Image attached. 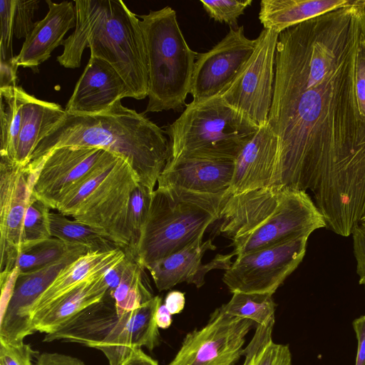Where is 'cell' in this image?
<instances>
[{"label":"cell","instance_id":"obj_1","mask_svg":"<svg viewBox=\"0 0 365 365\" xmlns=\"http://www.w3.org/2000/svg\"><path fill=\"white\" fill-rule=\"evenodd\" d=\"M365 14L335 10L279 34L268 124L280 187L310 190L322 212L365 207V121L356 68Z\"/></svg>","mask_w":365,"mask_h":365},{"label":"cell","instance_id":"obj_2","mask_svg":"<svg viewBox=\"0 0 365 365\" xmlns=\"http://www.w3.org/2000/svg\"><path fill=\"white\" fill-rule=\"evenodd\" d=\"M63 146L98 148L120 156L152 191L170 157L164 130L121 100L96 114L66 112L40 140L29 164L37 165L52 150Z\"/></svg>","mask_w":365,"mask_h":365},{"label":"cell","instance_id":"obj_3","mask_svg":"<svg viewBox=\"0 0 365 365\" xmlns=\"http://www.w3.org/2000/svg\"><path fill=\"white\" fill-rule=\"evenodd\" d=\"M76 24L63 43L59 64L77 68L86 48L110 63L125 81L129 98L142 100L149 89L146 51L140 19L121 0L74 1Z\"/></svg>","mask_w":365,"mask_h":365},{"label":"cell","instance_id":"obj_4","mask_svg":"<svg viewBox=\"0 0 365 365\" xmlns=\"http://www.w3.org/2000/svg\"><path fill=\"white\" fill-rule=\"evenodd\" d=\"M217 221L219 232L232 240L236 256L326 227L308 193L285 187L227 192Z\"/></svg>","mask_w":365,"mask_h":365},{"label":"cell","instance_id":"obj_5","mask_svg":"<svg viewBox=\"0 0 365 365\" xmlns=\"http://www.w3.org/2000/svg\"><path fill=\"white\" fill-rule=\"evenodd\" d=\"M162 299L154 296L138 309L119 314L108 291L103 298L83 309L43 341H64L103 352L109 365H120L135 348L152 351L159 344L155 314Z\"/></svg>","mask_w":365,"mask_h":365},{"label":"cell","instance_id":"obj_6","mask_svg":"<svg viewBox=\"0 0 365 365\" xmlns=\"http://www.w3.org/2000/svg\"><path fill=\"white\" fill-rule=\"evenodd\" d=\"M227 192L206 194L158 185L136 250L135 261L145 269L155 261L180 251L204 235L220 217Z\"/></svg>","mask_w":365,"mask_h":365},{"label":"cell","instance_id":"obj_7","mask_svg":"<svg viewBox=\"0 0 365 365\" xmlns=\"http://www.w3.org/2000/svg\"><path fill=\"white\" fill-rule=\"evenodd\" d=\"M259 127L219 96L185 105L164 128L169 137L168 162L184 159L235 160Z\"/></svg>","mask_w":365,"mask_h":365},{"label":"cell","instance_id":"obj_8","mask_svg":"<svg viewBox=\"0 0 365 365\" xmlns=\"http://www.w3.org/2000/svg\"><path fill=\"white\" fill-rule=\"evenodd\" d=\"M138 16L141 18L149 81L145 113L179 110L186 105L198 53L187 43L171 7Z\"/></svg>","mask_w":365,"mask_h":365},{"label":"cell","instance_id":"obj_9","mask_svg":"<svg viewBox=\"0 0 365 365\" xmlns=\"http://www.w3.org/2000/svg\"><path fill=\"white\" fill-rule=\"evenodd\" d=\"M279 34L273 30L262 29L252 55L220 95L226 103L259 127L268 123L272 106Z\"/></svg>","mask_w":365,"mask_h":365},{"label":"cell","instance_id":"obj_10","mask_svg":"<svg viewBox=\"0 0 365 365\" xmlns=\"http://www.w3.org/2000/svg\"><path fill=\"white\" fill-rule=\"evenodd\" d=\"M309 236L302 235L237 256L223 282L232 293L273 294L302 261Z\"/></svg>","mask_w":365,"mask_h":365},{"label":"cell","instance_id":"obj_11","mask_svg":"<svg viewBox=\"0 0 365 365\" xmlns=\"http://www.w3.org/2000/svg\"><path fill=\"white\" fill-rule=\"evenodd\" d=\"M140 182L129 163L120 158L108 175L94 188L71 217L101 230L125 250L130 242V199Z\"/></svg>","mask_w":365,"mask_h":365},{"label":"cell","instance_id":"obj_12","mask_svg":"<svg viewBox=\"0 0 365 365\" xmlns=\"http://www.w3.org/2000/svg\"><path fill=\"white\" fill-rule=\"evenodd\" d=\"M42 164L37 168L6 158L0 161V271L16 267L22 245L26 211Z\"/></svg>","mask_w":365,"mask_h":365},{"label":"cell","instance_id":"obj_13","mask_svg":"<svg viewBox=\"0 0 365 365\" xmlns=\"http://www.w3.org/2000/svg\"><path fill=\"white\" fill-rule=\"evenodd\" d=\"M254 326L250 319L230 316L217 308L205 327L187 334L168 365H234Z\"/></svg>","mask_w":365,"mask_h":365},{"label":"cell","instance_id":"obj_14","mask_svg":"<svg viewBox=\"0 0 365 365\" xmlns=\"http://www.w3.org/2000/svg\"><path fill=\"white\" fill-rule=\"evenodd\" d=\"M112 154L93 147L63 146L52 150L41 160L43 163L34 195L50 209L56 210L68 194Z\"/></svg>","mask_w":365,"mask_h":365},{"label":"cell","instance_id":"obj_15","mask_svg":"<svg viewBox=\"0 0 365 365\" xmlns=\"http://www.w3.org/2000/svg\"><path fill=\"white\" fill-rule=\"evenodd\" d=\"M255 45L256 38H248L244 26H241L230 28L211 49L198 53L190 91L192 101H203L220 95L247 61Z\"/></svg>","mask_w":365,"mask_h":365},{"label":"cell","instance_id":"obj_16","mask_svg":"<svg viewBox=\"0 0 365 365\" xmlns=\"http://www.w3.org/2000/svg\"><path fill=\"white\" fill-rule=\"evenodd\" d=\"M87 252L84 245L73 244L59 259L38 269L19 274L7 308L0 316V341L19 344L36 332L29 314L31 306L64 267Z\"/></svg>","mask_w":365,"mask_h":365},{"label":"cell","instance_id":"obj_17","mask_svg":"<svg viewBox=\"0 0 365 365\" xmlns=\"http://www.w3.org/2000/svg\"><path fill=\"white\" fill-rule=\"evenodd\" d=\"M280 187L278 138L268 123L259 127L235 160L227 194Z\"/></svg>","mask_w":365,"mask_h":365},{"label":"cell","instance_id":"obj_18","mask_svg":"<svg viewBox=\"0 0 365 365\" xmlns=\"http://www.w3.org/2000/svg\"><path fill=\"white\" fill-rule=\"evenodd\" d=\"M202 238L203 235L180 251L145 267L159 291L168 290L184 282L200 288L204 284L205 276L210 270L230 268L231 258L234 256L232 252L226 255H217L210 262L202 263L205 253L215 250L211 239L203 242Z\"/></svg>","mask_w":365,"mask_h":365},{"label":"cell","instance_id":"obj_19","mask_svg":"<svg viewBox=\"0 0 365 365\" xmlns=\"http://www.w3.org/2000/svg\"><path fill=\"white\" fill-rule=\"evenodd\" d=\"M123 98H129V91L122 77L110 63L90 56L65 111L73 114H96L108 110Z\"/></svg>","mask_w":365,"mask_h":365},{"label":"cell","instance_id":"obj_20","mask_svg":"<svg viewBox=\"0 0 365 365\" xmlns=\"http://www.w3.org/2000/svg\"><path fill=\"white\" fill-rule=\"evenodd\" d=\"M48 11L46 16L36 21L16 56L19 66L36 72L38 66L51 57L53 51L63 45L64 36L76 27V11L73 1L56 4L46 1Z\"/></svg>","mask_w":365,"mask_h":365},{"label":"cell","instance_id":"obj_21","mask_svg":"<svg viewBox=\"0 0 365 365\" xmlns=\"http://www.w3.org/2000/svg\"><path fill=\"white\" fill-rule=\"evenodd\" d=\"M235 160L184 159L168 162L158 179V185H169L190 191L225 193L229 190Z\"/></svg>","mask_w":365,"mask_h":365},{"label":"cell","instance_id":"obj_22","mask_svg":"<svg viewBox=\"0 0 365 365\" xmlns=\"http://www.w3.org/2000/svg\"><path fill=\"white\" fill-rule=\"evenodd\" d=\"M125 257V252L120 248L106 252H88L79 257L60 272L51 285L33 304L29 311L31 322L34 317L55 300L90 277L106 272Z\"/></svg>","mask_w":365,"mask_h":365},{"label":"cell","instance_id":"obj_23","mask_svg":"<svg viewBox=\"0 0 365 365\" xmlns=\"http://www.w3.org/2000/svg\"><path fill=\"white\" fill-rule=\"evenodd\" d=\"M105 273L90 277L34 317L32 324L36 331L52 334L75 314L101 300L108 289Z\"/></svg>","mask_w":365,"mask_h":365},{"label":"cell","instance_id":"obj_24","mask_svg":"<svg viewBox=\"0 0 365 365\" xmlns=\"http://www.w3.org/2000/svg\"><path fill=\"white\" fill-rule=\"evenodd\" d=\"M358 0H262L259 20L264 29L281 33L302 22L356 4Z\"/></svg>","mask_w":365,"mask_h":365},{"label":"cell","instance_id":"obj_25","mask_svg":"<svg viewBox=\"0 0 365 365\" xmlns=\"http://www.w3.org/2000/svg\"><path fill=\"white\" fill-rule=\"evenodd\" d=\"M66 111L55 103L37 99L27 93L16 145V163L27 165L40 140L63 118Z\"/></svg>","mask_w":365,"mask_h":365},{"label":"cell","instance_id":"obj_26","mask_svg":"<svg viewBox=\"0 0 365 365\" xmlns=\"http://www.w3.org/2000/svg\"><path fill=\"white\" fill-rule=\"evenodd\" d=\"M48 217L52 237L84 245L88 252H106L120 248L100 229L75 219L70 220L58 212L50 211Z\"/></svg>","mask_w":365,"mask_h":365},{"label":"cell","instance_id":"obj_27","mask_svg":"<svg viewBox=\"0 0 365 365\" xmlns=\"http://www.w3.org/2000/svg\"><path fill=\"white\" fill-rule=\"evenodd\" d=\"M26 95L27 93L17 86L0 88V154L1 158L14 162H16V145Z\"/></svg>","mask_w":365,"mask_h":365},{"label":"cell","instance_id":"obj_28","mask_svg":"<svg viewBox=\"0 0 365 365\" xmlns=\"http://www.w3.org/2000/svg\"><path fill=\"white\" fill-rule=\"evenodd\" d=\"M276 304L272 294L235 292L230 300L219 309L224 313L251 320L255 327H274Z\"/></svg>","mask_w":365,"mask_h":365},{"label":"cell","instance_id":"obj_29","mask_svg":"<svg viewBox=\"0 0 365 365\" xmlns=\"http://www.w3.org/2000/svg\"><path fill=\"white\" fill-rule=\"evenodd\" d=\"M127 264L117 288L110 294L119 314L133 311L154 296L146 284V274L135 259L125 255Z\"/></svg>","mask_w":365,"mask_h":365},{"label":"cell","instance_id":"obj_30","mask_svg":"<svg viewBox=\"0 0 365 365\" xmlns=\"http://www.w3.org/2000/svg\"><path fill=\"white\" fill-rule=\"evenodd\" d=\"M72 245L56 237L22 245L16 267L20 273L38 269L61 258Z\"/></svg>","mask_w":365,"mask_h":365},{"label":"cell","instance_id":"obj_31","mask_svg":"<svg viewBox=\"0 0 365 365\" xmlns=\"http://www.w3.org/2000/svg\"><path fill=\"white\" fill-rule=\"evenodd\" d=\"M153 191L140 182L132 192L130 199L128 214L130 242L124 252L125 255L130 256L135 259L142 230L148 215Z\"/></svg>","mask_w":365,"mask_h":365},{"label":"cell","instance_id":"obj_32","mask_svg":"<svg viewBox=\"0 0 365 365\" xmlns=\"http://www.w3.org/2000/svg\"><path fill=\"white\" fill-rule=\"evenodd\" d=\"M50 210L34 193L31 195L24 220L22 245L31 244L52 237L48 217Z\"/></svg>","mask_w":365,"mask_h":365},{"label":"cell","instance_id":"obj_33","mask_svg":"<svg viewBox=\"0 0 365 365\" xmlns=\"http://www.w3.org/2000/svg\"><path fill=\"white\" fill-rule=\"evenodd\" d=\"M203 9L210 19L225 23L230 28H237L238 18L251 6L252 0L200 1Z\"/></svg>","mask_w":365,"mask_h":365},{"label":"cell","instance_id":"obj_34","mask_svg":"<svg viewBox=\"0 0 365 365\" xmlns=\"http://www.w3.org/2000/svg\"><path fill=\"white\" fill-rule=\"evenodd\" d=\"M14 7L15 0L0 1V60H9L14 57L12 51Z\"/></svg>","mask_w":365,"mask_h":365},{"label":"cell","instance_id":"obj_35","mask_svg":"<svg viewBox=\"0 0 365 365\" xmlns=\"http://www.w3.org/2000/svg\"><path fill=\"white\" fill-rule=\"evenodd\" d=\"M38 0H15L14 13V34L17 38L24 39L36 25L32 21L35 11L38 8Z\"/></svg>","mask_w":365,"mask_h":365},{"label":"cell","instance_id":"obj_36","mask_svg":"<svg viewBox=\"0 0 365 365\" xmlns=\"http://www.w3.org/2000/svg\"><path fill=\"white\" fill-rule=\"evenodd\" d=\"M35 355L36 351L28 344L0 341V365H33Z\"/></svg>","mask_w":365,"mask_h":365},{"label":"cell","instance_id":"obj_37","mask_svg":"<svg viewBox=\"0 0 365 365\" xmlns=\"http://www.w3.org/2000/svg\"><path fill=\"white\" fill-rule=\"evenodd\" d=\"M249 365H292L289 347L287 344L271 341L252 359Z\"/></svg>","mask_w":365,"mask_h":365},{"label":"cell","instance_id":"obj_38","mask_svg":"<svg viewBox=\"0 0 365 365\" xmlns=\"http://www.w3.org/2000/svg\"><path fill=\"white\" fill-rule=\"evenodd\" d=\"M356 95L359 110L365 121V34L359 43L356 68Z\"/></svg>","mask_w":365,"mask_h":365},{"label":"cell","instance_id":"obj_39","mask_svg":"<svg viewBox=\"0 0 365 365\" xmlns=\"http://www.w3.org/2000/svg\"><path fill=\"white\" fill-rule=\"evenodd\" d=\"M351 235L356 272L359 277V283L365 285V227L359 224Z\"/></svg>","mask_w":365,"mask_h":365},{"label":"cell","instance_id":"obj_40","mask_svg":"<svg viewBox=\"0 0 365 365\" xmlns=\"http://www.w3.org/2000/svg\"><path fill=\"white\" fill-rule=\"evenodd\" d=\"M20 271L18 267L5 274H0L1 297H0V316L6 311L9 301L12 297L16 282Z\"/></svg>","mask_w":365,"mask_h":365},{"label":"cell","instance_id":"obj_41","mask_svg":"<svg viewBox=\"0 0 365 365\" xmlns=\"http://www.w3.org/2000/svg\"><path fill=\"white\" fill-rule=\"evenodd\" d=\"M36 365H86L81 359L56 352H45L41 354L38 358Z\"/></svg>","mask_w":365,"mask_h":365},{"label":"cell","instance_id":"obj_42","mask_svg":"<svg viewBox=\"0 0 365 365\" xmlns=\"http://www.w3.org/2000/svg\"><path fill=\"white\" fill-rule=\"evenodd\" d=\"M18 67L16 56L0 60V88L16 86Z\"/></svg>","mask_w":365,"mask_h":365},{"label":"cell","instance_id":"obj_43","mask_svg":"<svg viewBox=\"0 0 365 365\" xmlns=\"http://www.w3.org/2000/svg\"><path fill=\"white\" fill-rule=\"evenodd\" d=\"M352 326L357 339L355 365H365V314L355 319Z\"/></svg>","mask_w":365,"mask_h":365},{"label":"cell","instance_id":"obj_44","mask_svg":"<svg viewBox=\"0 0 365 365\" xmlns=\"http://www.w3.org/2000/svg\"><path fill=\"white\" fill-rule=\"evenodd\" d=\"M127 264V257L106 271L104 279L108 286V291L111 293L119 285Z\"/></svg>","mask_w":365,"mask_h":365},{"label":"cell","instance_id":"obj_45","mask_svg":"<svg viewBox=\"0 0 365 365\" xmlns=\"http://www.w3.org/2000/svg\"><path fill=\"white\" fill-rule=\"evenodd\" d=\"M164 304L172 315L181 312L185 304V294L177 290L169 292Z\"/></svg>","mask_w":365,"mask_h":365},{"label":"cell","instance_id":"obj_46","mask_svg":"<svg viewBox=\"0 0 365 365\" xmlns=\"http://www.w3.org/2000/svg\"><path fill=\"white\" fill-rule=\"evenodd\" d=\"M120 365H159L158 362L145 354L140 348L134 349Z\"/></svg>","mask_w":365,"mask_h":365},{"label":"cell","instance_id":"obj_47","mask_svg":"<svg viewBox=\"0 0 365 365\" xmlns=\"http://www.w3.org/2000/svg\"><path fill=\"white\" fill-rule=\"evenodd\" d=\"M171 316L165 305L161 304L155 314V322L158 328H168L172 323Z\"/></svg>","mask_w":365,"mask_h":365},{"label":"cell","instance_id":"obj_48","mask_svg":"<svg viewBox=\"0 0 365 365\" xmlns=\"http://www.w3.org/2000/svg\"><path fill=\"white\" fill-rule=\"evenodd\" d=\"M360 225L365 227V213L363 215V216L361 217L359 223Z\"/></svg>","mask_w":365,"mask_h":365}]
</instances>
